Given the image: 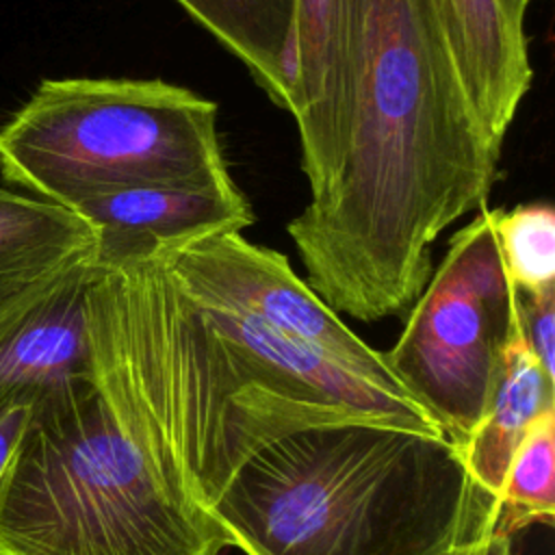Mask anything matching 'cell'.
I'll use <instances>...</instances> for the list:
<instances>
[{"mask_svg":"<svg viewBox=\"0 0 555 555\" xmlns=\"http://www.w3.org/2000/svg\"><path fill=\"white\" fill-rule=\"evenodd\" d=\"M516 297L525 340L540 366L555 377V288L516 293Z\"/></svg>","mask_w":555,"mask_h":555,"instance_id":"e0dca14e","label":"cell"},{"mask_svg":"<svg viewBox=\"0 0 555 555\" xmlns=\"http://www.w3.org/2000/svg\"><path fill=\"white\" fill-rule=\"evenodd\" d=\"M95 232V260L147 256L221 234L243 232L254 210L232 176L113 191L76 208Z\"/></svg>","mask_w":555,"mask_h":555,"instance_id":"9c48e42d","label":"cell"},{"mask_svg":"<svg viewBox=\"0 0 555 555\" xmlns=\"http://www.w3.org/2000/svg\"><path fill=\"white\" fill-rule=\"evenodd\" d=\"M126 392L93 373L41 395L0 477V555H219Z\"/></svg>","mask_w":555,"mask_h":555,"instance_id":"3957f363","label":"cell"},{"mask_svg":"<svg viewBox=\"0 0 555 555\" xmlns=\"http://www.w3.org/2000/svg\"><path fill=\"white\" fill-rule=\"evenodd\" d=\"M494 232L516 293L555 288V210L548 202L494 208Z\"/></svg>","mask_w":555,"mask_h":555,"instance_id":"2e32d148","label":"cell"},{"mask_svg":"<svg viewBox=\"0 0 555 555\" xmlns=\"http://www.w3.org/2000/svg\"><path fill=\"white\" fill-rule=\"evenodd\" d=\"M548 412H555V377L531 353L518 319L492 399L462 447L466 468L486 494L499 496L512 455Z\"/></svg>","mask_w":555,"mask_h":555,"instance_id":"7c38bea8","label":"cell"},{"mask_svg":"<svg viewBox=\"0 0 555 555\" xmlns=\"http://www.w3.org/2000/svg\"><path fill=\"white\" fill-rule=\"evenodd\" d=\"M93 254L95 232L78 212L0 186V282L43 278Z\"/></svg>","mask_w":555,"mask_h":555,"instance_id":"5bb4252c","label":"cell"},{"mask_svg":"<svg viewBox=\"0 0 555 555\" xmlns=\"http://www.w3.org/2000/svg\"><path fill=\"white\" fill-rule=\"evenodd\" d=\"M531 2H533V0H525V4H527V7H529V4H531Z\"/></svg>","mask_w":555,"mask_h":555,"instance_id":"44dd1931","label":"cell"},{"mask_svg":"<svg viewBox=\"0 0 555 555\" xmlns=\"http://www.w3.org/2000/svg\"><path fill=\"white\" fill-rule=\"evenodd\" d=\"M399 340L382 353L403 392L460 449L496 388L518 325V297L505 269L494 210L460 228L408 310Z\"/></svg>","mask_w":555,"mask_h":555,"instance_id":"8992f818","label":"cell"},{"mask_svg":"<svg viewBox=\"0 0 555 555\" xmlns=\"http://www.w3.org/2000/svg\"><path fill=\"white\" fill-rule=\"evenodd\" d=\"M158 254L182 291L241 308L377 388L405 395L382 351L353 334L284 254L249 243L241 232L212 234Z\"/></svg>","mask_w":555,"mask_h":555,"instance_id":"52a82bcc","label":"cell"},{"mask_svg":"<svg viewBox=\"0 0 555 555\" xmlns=\"http://www.w3.org/2000/svg\"><path fill=\"white\" fill-rule=\"evenodd\" d=\"M35 401H15L0 410V477L24 434Z\"/></svg>","mask_w":555,"mask_h":555,"instance_id":"ac0fdd59","label":"cell"},{"mask_svg":"<svg viewBox=\"0 0 555 555\" xmlns=\"http://www.w3.org/2000/svg\"><path fill=\"white\" fill-rule=\"evenodd\" d=\"M176 2L247 67L254 82L273 104L291 111V50L297 0Z\"/></svg>","mask_w":555,"mask_h":555,"instance_id":"4fadbf2b","label":"cell"},{"mask_svg":"<svg viewBox=\"0 0 555 555\" xmlns=\"http://www.w3.org/2000/svg\"><path fill=\"white\" fill-rule=\"evenodd\" d=\"M208 512L245 555H436L494 531L496 499L444 434L347 418L260 444Z\"/></svg>","mask_w":555,"mask_h":555,"instance_id":"7a4b0ae2","label":"cell"},{"mask_svg":"<svg viewBox=\"0 0 555 555\" xmlns=\"http://www.w3.org/2000/svg\"><path fill=\"white\" fill-rule=\"evenodd\" d=\"M555 518V412L520 442L496 496L494 531L514 535L529 525H553Z\"/></svg>","mask_w":555,"mask_h":555,"instance_id":"9a60e30c","label":"cell"},{"mask_svg":"<svg viewBox=\"0 0 555 555\" xmlns=\"http://www.w3.org/2000/svg\"><path fill=\"white\" fill-rule=\"evenodd\" d=\"M436 555H516L514 535L503 531H490L475 540L447 546Z\"/></svg>","mask_w":555,"mask_h":555,"instance_id":"d6986e66","label":"cell"},{"mask_svg":"<svg viewBox=\"0 0 555 555\" xmlns=\"http://www.w3.org/2000/svg\"><path fill=\"white\" fill-rule=\"evenodd\" d=\"M464 85L477 119L501 150L531 87L525 0H444Z\"/></svg>","mask_w":555,"mask_h":555,"instance_id":"8fae6325","label":"cell"},{"mask_svg":"<svg viewBox=\"0 0 555 555\" xmlns=\"http://www.w3.org/2000/svg\"><path fill=\"white\" fill-rule=\"evenodd\" d=\"M26 282H30V280H17V282H0V295H2V293H7V291H11V288H15V286H22V284H26Z\"/></svg>","mask_w":555,"mask_h":555,"instance_id":"ffe728a7","label":"cell"},{"mask_svg":"<svg viewBox=\"0 0 555 555\" xmlns=\"http://www.w3.org/2000/svg\"><path fill=\"white\" fill-rule=\"evenodd\" d=\"M501 150L468 98L444 0H347L336 167L286 232L338 314L408 312L434 241L481 210Z\"/></svg>","mask_w":555,"mask_h":555,"instance_id":"6da1fadb","label":"cell"},{"mask_svg":"<svg viewBox=\"0 0 555 555\" xmlns=\"http://www.w3.org/2000/svg\"><path fill=\"white\" fill-rule=\"evenodd\" d=\"M93 256L0 295V410L91 373L85 295Z\"/></svg>","mask_w":555,"mask_h":555,"instance_id":"ba28073f","label":"cell"},{"mask_svg":"<svg viewBox=\"0 0 555 555\" xmlns=\"http://www.w3.org/2000/svg\"><path fill=\"white\" fill-rule=\"evenodd\" d=\"M0 176L76 208L121 189L230 176L217 104L158 78H46L0 126Z\"/></svg>","mask_w":555,"mask_h":555,"instance_id":"5b68a950","label":"cell"},{"mask_svg":"<svg viewBox=\"0 0 555 555\" xmlns=\"http://www.w3.org/2000/svg\"><path fill=\"white\" fill-rule=\"evenodd\" d=\"M85 317L91 369L128 395L180 488L206 512L260 444L332 423L269 392L158 251L93 258Z\"/></svg>","mask_w":555,"mask_h":555,"instance_id":"277c9868","label":"cell"},{"mask_svg":"<svg viewBox=\"0 0 555 555\" xmlns=\"http://www.w3.org/2000/svg\"><path fill=\"white\" fill-rule=\"evenodd\" d=\"M347 0H297L291 50V85L301 150V171L310 195L330 180L340 139Z\"/></svg>","mask_w":555,"mask_h":555,"instance_id":"30bf717a","label":"cell"}]
</instances>
